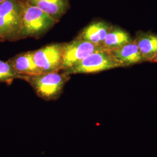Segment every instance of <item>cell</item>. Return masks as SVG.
I'll list each match as a JSON object with an SVG mask.
<instances>
[{"label": "cell", "instance_id": "1", "mask_svg": "<svg viewBox=\"0 0 157 157\" xmlns=\"http://www.w3.org/2000/svg\"><path fill=\"white\" fill-rule=\"evenodd\" d=\"M58 21L28 2H22L21 28L18 36H39L54 26Z\"/></svg>", "mask_w": 157, "mask_h": 157}, {"label": "cell", "instance_id": "2", "mask_svg": "<svg viewBox=\"0 0 157 157\" xmlns=\"http://www.w3.org/2000/svg\"><path fill=\"white\" fill-rule=\"evenodd\" d=\"M21 78L26 79L37 95L47 101L59 98L68 80V75L66 73L60 74L56 71L26 75Z\"/></svg>", "mask_w": 157, "mask_h": 157}, {"label": "cell", "instance_id": "3", "mask_svg": "<svg viewBox=\"0 0 157 157\" xmlns=\"http://www.w3.org/2000/svg\"><path fill=\"white\" fill-rule=\"evenodd\" d=\"M22 2L6 0L0 4V39H13L18 36L21 28Z\"/></svg>", "mask_w": 157, "mask_h": 157}, {"label": "cell", "instance_id": "4", "mask_svg": "<svg viewBox=\"0 0 157 157\" xmlns=\"http://www.w3.org/2000/svg\"><path fill=\"white\" fill-rule=\"evenodd\" d=\"M120 67L108 51L105 49L97 51L86 57L73 67L65 70L67 75L78 73L100 72Z\"/></svg>", "mask_w": 157, "mask_h": 157}, {"label": "cell", "instance_id": "5", "mask_svg": "<svg viewBox=\"0 0 157 157\" xmlns=\"http://www.w3.org/2000/svg\"><path fill=\"white\" fill-rule=\"evenodd\" d=\"M104 49L101 46L78 38L62 47L61 68L72 67L94 52Z\"/></svg>", "mask_w": 157, "mask_h": 157}, {"label": "cell", "instance_id": "6", "mask_svg": "<svg viewBox=\"0 0 157 157\" xmlns=\"http://www.w3.org/2000/svg\"><path fill=\"white\" fill-rule=\"evenodd\" d=\"M63 44L47 45L33 52V59L41 73L57 71L61 68Z\"/></svg>", "mask_w": 157, "mask_h": 157}, {"label": "cell", "instance_id": "7", "mask_svg": "<svg viewBox=\"0 0 157 157\" xmlns=\"http://www.w3.org/2000/svg\"><path fill=\"white\" fill-rule=\"evenodd\" d=\"M108 51L120 67H128L144 61L135 40Z\"/></svg>", "mask_w": 157, "mask_h": 157}, {"label": "cell", "instance_id": "8", "mask_svg": "<svg viewBox=\"0 0 157 157\" xmlns=\"http://www.w3.org/2000/svg\"><path fill=\"white\" fill-rule=\"evenodd\" d=\"M111 28L112 26L104 21H95L84 29L78 38L101 46Z\"/></svg>", "mask_w": 157, "mask_h": 157}, {"label": "cell", "instance_id": "9", "mask_svg": "<svg viewBox=\"0 0 157 157\" xmlns=\"http://www.w3.org/2000/svg\"><path fill=\"white\" fill-rule=\"evenodd\" d=\"M15 72L22 77V75H33L41 73L33 59V52L20 54L9 61Z\"/></svg>", "mask_w": 157, "mask_h": 157}, {"label": "cell", "instance_id": "10", "mask_svg": "<svg viewBox=\"0 0 157 157\" xmlns=\"http://www.w3.org/2000/svg\"><path fill=\"white\" fill-rule=\"evenodd\" d=\"M135 41L144 61L152 62L157 53V34L148 33L139 34Z\"/></svg>", "mask_w": 157, "mask_h": 157}, {"label": "cell", "instance_id": "11", "mask_svg": "<svg viewBox=\"0 0 157 157\" xmlns=\"http://www.w3.org/2000/svg\"><path fill=\"white\" fill-rule=\"evenodd\" d=\"M27 2L37 6L56 21L67 11L68 4L67 0H27Z\"/></svg>", "mask_w": 157, "mask_h": 157}, {"label": "cell", "instance_id": "12", "mask_svg": "<svg viewBox=\"0 0 157 157\" xmlns=\"http://www.w3.org/2000/svg\"><path fill=\"white\" fill-rule=\"evenodd\" d=\"M133 40L126 30L112 26L104 40L101 47L106 50H111L124 45Z\"/></svg>", "mask_w": 157, "mask_h": 157}, {"label": "cell", "instance_id": "13", "mask_svg": "<svg viewBox=\"0 0 157 157\" xmlns=\"http://www.w3.org/2000/svg\"><path fill=\"white\" fill-rule=\"evenodd\" d=\"M21 76L15 72L10 62L0 60V82L11 83L15 78Z\"/></svg>", "mask_w": 157, "mask_h": 157}, {"label": "cell", "instance_id": "14", "mask_svg": "<svg viewBox=\"0 0 157 157\" xmlns=\"http://www.w3.org/2000/svg\"><path fill=\"white\" fill-rule=\"evenodd\" d=\"M152 62H157V53L156 56L154 57V58L153 59V60L152 61Z\"/></svg>", "mask_w": 157, "mask_h": 157}, {"label": "cell", "instance_id": "15", "mask_svg": "<svg viewBox=\"0 0 157 157\" xmlns=\"http://www.w3.org/2000/svg\"><path fill=\"white\" fill-rule=\"evenodd\" d=\"M5 1H6V0H0V4L2 3V2H4Z\"/></svg>", "mask_w": 157, "mask_h": 157}]
</instances>
